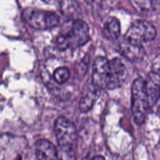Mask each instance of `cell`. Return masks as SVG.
I'll list each match as a JSON object with an SVG mask.
<instances>
[{"instance_id": "ba28073f", "label": "cell", "mask_w": 160, "mask_h": 160, "mask_svg": "<svg viewBox=\"0 0 160 160\" xmlns=\"http://www.w3.org/2000/svg\"><path fill=\"white\" fill-rule=\"evenodd\" d=\"M144 88L149 106H153L160 95V69L151 71L144 80Z\"/></svg>"}, {"instance_id": "2e32d148", "label": "cell", "mask_w": 160, "mask_h": 160, "mask_svg": "<svg viewBox=\"0 0 160 160\" xmlns=\"http://www.w3.org/2000/svg\"><path fill=\"white\" fill-rule=\"evenodd\" d=\"M91 160H106L104 159V158L102 156H100V155H98V156H96L94 157H93Z\"/></svg>"}, {"instance_id": "52a82bcc", "label": "cell", "mask_w": 160, "mask_h": 160, "mask_svg": "<svg viewBox=\"0 0 160 160\" xmlns=\"http://www.w3.org/2000/svg\"><path fill=\"white\" fill-rule=\"evenodd\" d=\"M127 77L126 68L123 62L118 58L109 61V72L106 89H114L121 87Z\"/></svg>"}, {"instance_id": "9c48e42d", "label": "cell", "mask_w": 160, "mask_h": 160, "mask_svg": "<svg viewBox=\"0 0 160 160\" xmlns=\"http://www.w3.org/2000/svg\"><path fill=\"white\" fill-rule=\"evenodd\" d=\"M35 154L38 160H58V151L49 141L40 139L34 144Z\"/></svg>"}, {"instance_id": "e0dca14e", "label": "cell", "mask_w": 160, "mask_h": 160, "mask_svg": "<svg viewBox=\"0 0 160 160\" xmlns=\"http://www.w3.org/2000/svg\"><path fill=\"white\" fill-rule=\"evenodd\" d=\"M16 160H21V159H20V158H17V159H16Z\"/></svg>"}, {"instance_id": "4fadbf2b", "label": "cell", "mask_w": 160, "mask_h": 160, "mask_svg": "<svg viewBox=\"0 0 160 160\" xmlns=\"http://www.w3.org/2000/svg\"><path fill=\"white\" fill-rule=\"evenodd\" d=\"M69 76V70L66 67L64 66L58 68L53 73V78L58 84H62L66 82Z\"/></svg>"}, {"instance_id": "6da1fadb", "label": "cell", "mask_w": 160, "mask_h": 160, "mask_svg": "<svg viewBox=\"0 0 160 160\" xmlns=\"http://www.w3.org/2000/svg\"><path fill=\"white\" fill-rule=\"evenodd\" d=\"M89 39V28L82 19L71 21L69 26L58 36L55 41L56 47L60 50L74 48L84 44Z\"/></svg>"}, {"instance_id": "30bf717a", "label": "cell", "mask_w": 160, "mask_h": 160, "mask_svg": "<svg viewBox=\"0 0 160 160\" xmlns=\"http://www.w3.org/2000/svg\"><path fill=\"white\" fill-rule=\"evenodd\" d=\"M120 53L130 61H136L142 59L145 51L142 45H138L131 42L124 38L119 45Z\"/></svg>"}, {"instance_id": "3957f363", "label": "cell", "mask_w": 160, "mask_h": 160, "mask_svg": "<svg viewBox=\"0 0 160 160\" xmlns=\"http://www.w3.org/2000/svg\"><path fill=\"white\" fill-rule=\"evenodd\" d=\"M22 18L28 25L36 29H51L59 22V18L54 12L31 7L22 11Z\"/></svg>"}, {"instance_id": "7c38bea8", "label": "cell", "mask_w": 160, "mask_h": 160, "mask_svg": "<svg viewBox=\"0 0 160 160\" xmlns=\"http://www.w3.org/2000/svg\"><path fill=\"white\" fill-rule=\"evenodd\" d=\"M92 87L90 89L86 95L83 96L79 101V108L81 112L88 111L93 106L99 94V90L92 84Z\"/></svg>"}, {"instance_id": "5b68a950", "label": "cell", "mask_w": 160, "mask_h": 160, "mask_svg": "<svg viewBox=\"0 0 160 160\" xmlns=\"http://www.w3.org/2000/svg\"><path fill=\"white\" fill-rule=\"evenodd\" d=\"M156 33V28L152 23L146 20L137 19L131 24L124 38L132 43L142 45L144 42L153 40Z\"/></svg>"}, {"instance_id": "7a4b0ae2", "label": "cell", "mask_w": 160, "mask_h": 160, "mask_svg": "<svg viewBox=\"0 0 160 160\" xmlns=\"http://www.w3.org/2000/svg\"><path fill=\"white\" fill-rule=\"evenodd\" d=\"M150 108L144 88V80L138 78L133 81L131 88V110L134 122L142 124Z\"/></svg>"}, {"instance_id": "277c9868", "label": "cell", "mask_w": 160, "mask_h": 160, "mask_svg": "<svg viewBox=\"0 0 160 160\" xmlns=\"http://www.w3.org/2000/svg\"><path fill=\"white\" fill-rule=\"evenodd\" d=\"M54 131L59 148H73L78 133L72 121L64 116L58 117L54 122Z\"/></svg>"}, {"instance_id": "5bb4252c", "label": "cell", "mask_w": 160, "mask_h": 160, "mask_svg": "<svg viewBox=\"0 0 160 160\" xmlns=\"http://www.w3.org/2000/svg\"><path fill=\"white\" fill-rule=\"evenodd\" d=\"M58 160H76L73 148H59Z\"/></svg>"}, {"instance_id": "8fae6325", "label": "cell", "mask_w": 160, "mask_h": 160, "mask_svg": "<svg viewBox=\"0 0 160 160\" xmlns=\"http://www.w3.org/2000/svg\"><path fill=\"white\" fill-rule=\"evenodd\" d=\"M103 32L108 39H116L121 32L120 22L118 19L115 17L108 18L104 23Z\"/></svg>"}, {"instance_id": "8992f818", "label": "cell", "mask_w": 160, "mask_h": 160, "mask_svg": "<svg viewBox=\"0 0 160 160\" xmlns=\"http://www.w3.org/2000/svg\"><path fill=\"white\" fill-rule=\"evenodd\" d=\"M109 72V61L103 56L94 59L92 65V84L99 89L107 88Z\"/></svg>"}, {"instance_id": "9a60e30c", "label": "cell", "mask_w": 160, "mask_h": 160, "mask_svg": "<svg viewBox=\"0 0 160 160\" xmlns=\"http://www.w3.org/2000/svg\"><path fill=\"white\" fill-rule=\"evenodd\" d=\"M154 105H156V112L158 117L160 118V95Z\"/></svg>"}]
</instances>
